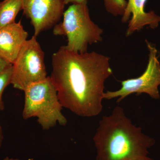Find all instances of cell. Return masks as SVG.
Instances as JSON below:
<instances>
[{
    "label": "cell",
    "instance_id": "1",
    "mask_svg": "<svg viewBox=\"0 0 160 160\" xmlns=\"http://www.w3.org/2000/svg\"><path fill=\"white\" fill-rule=\"evenodd\" d=\"M109 60L95 52L79 53L65 46L53 53L50 78L63 107L83 117L101 113L105 82L112 73Z\"/></svg>",
    "mask_w": 160,
    "mask_h": 160
},
{
    "label": "cell",
    "instance_id": "2",
    "mask_svg": "<svg viewBox=\"0 0 160 160\" xmlns=\"http://www.w3.org/2000/svg\"><path fill=\"white\" fill-rule=\"evenodd\" d=\"M142 129L132 124L122 107H115L100 120L93 137L96 160H153L148 156V149L154 145V139Z\"/></svg>",
    "mask_w": 160,
    "mask_h": 160
},
{
    "label": "cell",
    "instance_id": "3",
    "mask_svg": "<svg viewBox=\"0 0 160 160\" xmlns=\"http://www.w3.org/2000/svg\"><path fill=\"white\" fill-rule=\"evenodd\" d=\"M24 92V119L37 118L38 122L44 130L53 128L58 123L66 126L67 120L62 112L63 107L50 77L29 85Z\"/></svg>",
    "mask_w": 160,
    "mask_h": 160
},
{
    "label": "cell",
    "instance_id": "4",
    "mask_svg": "<svg viewBox=\"0 0 160 160\" xmlns=\"http://www.w3.org/2000/svg\"><path fill=\"white\" fill-rule=\"evenodd\" d=\"M62 22L53 27L56 36H64L67 38L65 46L68 50L84 53L89 45L102 40V29L90 18L87 2L72 4L64 12Z\"/></svg>",
    "mask_w": 160,
    "mask_h": 160
},
{
    "label": "cell",
    "instance_id": "5",
    "mask_svg": "<svg viewBox=\"0 0 160 160\" xmlns=\"http://www.w3.org/2000/svg\"><path fill=\"white\" fill-rule=\"evenodd\" d=\"M36 38L26 41L12 64L11 84L22 91L47 78L44 52Z\"/></svg>",
    "mask_w": 160,
    "mask_h": 160
},
{
    "label": "cell",
    "instance_id": "6",
    "mask_svg": "<svg viewBox=\"0 0 160 160\" xmlns=\"http://www.w3.org/2000/svg\"><path fill=\"white\" fill-rule=\"evenodd\" d=\"M146 42L149 51V61L144 73L137 78L122 81V87L118 90L104 92V99L118 98L117 102L119 103L129 95L144 93L155 99L160 98L158 87L160 85V63L157 56L158 50L148 41L146 40Z\"/></svg>",
    "mask_w": 160,
    "mask_h": 160
},
{
    "label": "cell",
    "instance_id": "7",
    "mask_svg": "<svg viewBox=\"0 0 160 160\" xmlns=\"http://www.w3.org/2000/svg\"><path fill=\"white\" fill-rule=\"evenodd\" d=\"M23 13L31 21L34 36L54 26L63 15L64 0H22Z\"/></svg>",
    "mask_w": 160,
    "mask_h": 160
},
{
    "label": "cell",
    "instance_id": "8",
    "mask_svg": "<svg viewBox=\"0 0 160 160\" xmlns=\"http://www.w3.org/2000/svg\"><path fill=\"white\" fill-rule=\"evenodd\" d=\"M28 36L21 20L0 28V57L12 65Z\"/></svg>",
    "mask_w": 160,
    "mask_h": 160
},
{
    "label": "cell",
    "instance_id": "9",
    "mask_svg": "<svg viewBox=\"0 0 160 160\" xmlns=\"http://www.w3.org/2000/svg\"><path fill=\"white\" fill-rule=\"evenodd\" d=\"M147 0H128L122 21L126 23L129 21L126 36L129 37L136 31H140L143 27L149 26L151 29L157 28L160 23V16L153 11L146 12L145 6Z\"/></svg>",
    "mask_w": 160,
    "mask_h": 160
},
{
    "label": "cell",
    "instance_id": "10",
    "mask_svg": "<svg viewBox=\"0 0 160 160\" xmlns=\"http://www.w3.org/2000/svg\"><path fill=\"white\" fill-rule=\"evenodd\" d=\"M22 9V0H4L0 2V28L15 22Z\"/></svg>",
    "mask_w": 160,
    "mask_h": 160
},
{
    "label": "cell",
    "instance_id": "11",
    "mask_svg": "<svg viewBox=\"0 0 160 160\" xmlns=\"http://www.w3.org/2000/svg\"><path fill=\"white\" fill-rule=\"evenodd\" d=\"M106 10L114 16L124 14L127 5L126 0H104Z\"/></svg>",
    "mask_w": 160,
    "mask_h": 160
},
{
    "label": "cell",
    "instance_id": "12",
    "mask_svg": "<svg viewBox=\"0 0 160 160\" xmlns=\"http://www.w3.org/2000/svg\"><path fill=\"white\" fill-rule=\"evenodd\" d=\"M12 71V65L0 72V111H3L5 108L2 94L6 87L11 84Z\"/></svg>",
    "mask_w": 160,
    "mask_h": 160
},
{
    "label": "cell",
    "instance_id": "13",
    "mask_svg": "<svg viewBox=\"0 0 160 160\" xmlns=\"http://www.w3.org/2000/svg\"><path fill=\"white\" fill-rule=\"evenodd\" d=\"M12 65L0 57V72L4 71Z\"/></svg>",
    "mask_w": 160,
    "mask_h": 160
},
{
    "label": "cell",
    "instance_id": "14",
    "mask_svg": "<svg viewBox=\"0 0 160 160\" xmlns=\"http://www.w3.org/2000/svg\"><path fill=\"white\" fill-rule=\"evenodd\" d=\"M86 2H87V0H64L65 5L69 3H72V4H80Z\"/></svg>",
    "mask_w": 160,
    "mask_h": 160
},
{
    "label": "cell",
    "instance_id": "15",
    "mask_svg": "<svg viewBox=\"0 0 160 160\" xmlns=\"http://www.w3.org/2000/svg\"><path fill=\"white\" fill-rule=\"evenodd\" d=\"M3 140V134L2 129V126H1V123H0V147L2 146V143Z\"/></svg>",
    "mask_w": 160,
    "mask_h": 160
},
{
    "label": "cell",
    "instance_id": "16",
    "mask_svg": "<svg viewBox=\"0 0 160 160\" xmlns=\"http://www.w3.org/2000/svg\"><path fill=\"white\" fill-rule=\"evenodd\" d=\"M3 160H21L20 159H9V158L8 157H6L5 158V159H4Z\"/></svg>",
    "mask_w": 160,
    "mask_h": 160
}]
</instances>
